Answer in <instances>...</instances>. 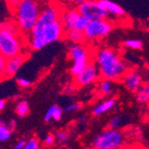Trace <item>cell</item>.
Segmentation results:
<instances>
[{
	"label": "cell",
	"mask_w": 149,
	"mask_h": 149,
	"mask_svg": "<svg viewBox=\"0 0 149 149\" xmlns=\"http://www.w3.org/2000/svg\"><path fill=\"white\" fill-rule=\"evenodd\" d=\"M93 58L97 65L102 79L111 80L113 82L121 81L126 72L130 70L118 52L109 47L97 49Z\"/></svg>",
	"instance_id": "obj_1"
},
{
	"label": "cell",
	"mask_w": 149,
	"mask_h": 149,
	"mask_svg": "<svg viewBox=\"0 0 149 149\" xmlns=\"http://www.w3.org/2000/svg\"><path fill=\"white\" fill-rule=\"evenodd\" d=\"M24 44V33L16 22H0V51L6 58L23 53Z\"/></svg>",
	"instance_id": "obj_2"
},
{
	"label": "cell",
	"mask_w": 149,
	"mask_h": 149,
	"mask_svg": "<svg viewBox=\"0 0 149 149\" xmlns=\"http://www.w3.org/2000/svg\"><path fill=\"white\" fill-rule=\"evenodd\" d=\"M42 9L38 0H21V2L14 9L15 22L24 34L30 33Z\"/></svg>",
	"instance_id": "obj_3"
},
{
	"label": "cell",
	"mask_w": 149,
	"mask_h": 149,
	"mask_svg": "<svg viewBox=\"0 0 149 149\" xmlns=\"http://www.w3.org/2000/svg\"><path fill=\"white\" fill-rule=\"evenodd\" d=\"M65 29L61 21H56L49 25H46L42 29L34 33H30L27 36V44L33 51H38L48 45L58 42L64 37Z\"/></svg>",
	"instance_id": "obj_4"
},
{
	"label": "cell",
	"mask_w": 149,
	"mask_h": 149,
	"mask_svg": "<svg viewBox=\"0 0 149 149\" xmlns=\"http://www.w3.org/2000/svg\"><path fill=\"white\" fill-rule=\"evenodd\" d=\"M125 143V136L120 130L105 128L93 137L90 146L94 149H121Z\"/></svg>",
	"instance_id": "obj_5"
},
{
	"label": "cell",
	"mask_w": 149,
	"mask_h": 149,
	"mask_svg": "<svg viewBox=\"0 0 149 149\" xmlns=\"http://www.w3.org/2000/svg\"><path fill=\"white\" fill-rule=\"evenodd\" d=\"M68 54L70 58L72 60V65L70 68V74L72 77L79 74L86 68V65L92 61L90 50L84 44H72Z\"/></svg>",
	"instance_id": "obj_6"
},
{
	"label": "cell",
	"mask_w": 149,
	"mask_h": 149,
	"mask_svg": "<svg viewBox=\"0 0 149 149\" xmlns=\"http://www.w3.org/2000/svg\"><path fill=\"white\" fill-rule=\"evenodd\" d=\"M114 29V25L108 19L90 21L89 25L85 29V37L88 42H97L109 36Z\"/></svg>",
	"instance_id": "obj_7"
},
{
	"label": "cell",
	"mask_w": 149,
	"mask_h": 149,
	"mask_svg": "<svg viewBox=\"0 0 149 149\" xmlns=\"http://www.w3.org/2000/svg\"><path fill=\"white\" fill-rule=\"evenodd\" d=\"M62 12H63V8H61L58 4L50 3V4L46 5L42 9L40 17L37 19L36 23H35L34 27L32 28V30L30 31V33L37 32L40 29H42L46 25H49V24L54 23L56 21H60Z\"/></svg>",
	"instance_id": "obj_8"
},
{
	"label": "cell",
	"mask_w": 149,
	"mask_h": 149,
	"mask_svg": "<svg viewBox=\"0 0 149 149\" xmlns=\"http://www.w3.org/2000/svg\"><path fill=\"white\" fill-rule=\"evenodd\" d=\"M100 79V74L94 60L90 61L79 74L74 77V84L77 88L89 86L93 83H97Z\"/></svg>",
	"instance_id": "obj_9"
},
{
	"label": "cell",
	"mask_w": 149,
	"mask_h": 149,
	"mask_svg": "<svg viewBox=\"0 0 149 149\" xmlns=\"http://www.w3.org/2000/svg\"><path fill=\"white\" fill-rule=\"evenodd\" d=\"M79 13L87 18L89 21H95V20H104L109 16L105 8L100 4L98 0H87L80 6H78Z\"/></svg>",
	"instance_id": "obj_10"
},
{
	"label": "cell",
	"mask_w": 149,
	"mask_h": 149,
	"mask_svg": "<svg viewBox=\"0 0 149 149\" xmlns=\"http://www.w3.org/2000/svg\"><path fill=\"white\" fill-rule=\"evenodd\" d=\"M121 82L123 83L124 87L130 92L136 93L140 89V87L144 84V79H143L142 72L139 70L133 68V70H128L126 72Z\"/></svg>",
	"instance_id": "obj_11"
},
{
	"label": "cell",
	"mask_w": 149,
	"mask_h": 149,
	"mask_svg": "<svg viewBox=\"0 0 149 149\" xmlns=\"http://www.w3.org/2000/svg\"><path fill=\"white\" fill-rule=\"evenodd\" d=\"M26 58H27V56L24 53L19 54V55L10 57V58H7L6 66H5L4 72V79L14 77L15 74L18 72V70L21 68L23 63L25 62Z\"/></svg>",
	"instance_id": "obj_12"
},
{
	"label": "cell",
	"mask_w": 149,
	"mask_h": 149,
	"mask_svg": "<svg viewBox=\"0 0 149 149\" xmlns=\"http://www.w3.org/2000/svg\"><path fill=\"white\" fill-rule=\"evenodd\" d=\"M81 14L79 13L78 8H66L63 9L61 15L60 21L62 23L65 30H72L76 29L78 20H79Z\"/></svg>",
	"instance_id": "obj_13"
},
{
	"label": "cell",
	"mask_w": 149,
	"mask_h": 149,
	"mask_svg": "<svg viewBox=\"0 0 149 149\" xmlns=\"http://www.w3.org/2000/svg\"><path fill=\"white\" fill-rule=\"evenodd\" d=\"M100 4L102 6V8L106 9L108 15H111L116 18H124L126 15L125 10L122 6H120L117 3L113 2L111 0H98Z\"/></svg>",
	"instance_id": "obj_14"
},
{
	"label": "cell",
	"mask_w": 149,
	"mask_h": 149,
	"mask_svg": "<svg viewBox=\"0 0 149 149\" xmlns=\"http://www.w3.org/2000/svg\"><path fill=\"white\" fill-rule=\"evenodd\" d=\"M117 104V100L116 98L114 97H107L105 100H102V102H98L97 105L94 106V108L92 109L91 111V114L93 116H100V115L105 114L107 112L111 111L112 109H114L115 106Z\"/></svg>",
	"instance_id": "obj_15"
},
{
	"label": "cell",
	"mask_w": 149,
	"mask_h": 149,
	"mask_svg": "<svg viewBox=\"0 0 149 149\" xmlns=\"http://www.w3.org/2000/svg\"><path fill=\"white\" fill-rule=\"evenodd\" d=\"M97 91L102 95L110 97V95H112L115 91L114 82L111 81V80L102 79L100 78L97 82Z\"/></svg>",
	"instance_id": "obj_16"
},
{
	"label": "cell",
	"mask_w": 149,
	"mask_h": 149,
	"mask_svg": "<svg viewBox=\"0 0 149 149\" xmlns=\"http://www.w3.org/2000/svg\"><path fill=\"white\" fill-rule=\"evenodd\" d=\"M64 37L68 40L72 42V44H85L86 37L84 31L72 29V30H65Z\"/></svg>",
	"instance_id": "obj_17"
},
{
	"label": "cell",
	"mask_w": 149,
	"mask_h": 149,
	"mask_svg": "<svg viewBox=\"0 0 149 149\" xmlns=\"http://www.w3.org/2000/svg\"><path fill=\"white\" fill-rule=\"evenodd\" d=\"M63 112L64 110L58 105H52L49 109L47 110L46 114H45V121L46 122H49L51 120L54 121H58L61 119L63 115Z\"/></svg>",
	"instance_id": "obj_18"
},
{
	"label": "cell",
	"mask_w": 149,
	"mask_h": 149,
	"mask_svg": "<svg viewBox=\"0 0 149 149\" xmlns=\"http://www.w3.org/2000/svg\"><path fill=\"white\" fill-rule=\"evenodd\" d=\"M135 95L138 104H141V105L149 104V82H146V83L144 82V84L140 87L139 90L135 93Z\"/></svg>",
	"instance_id": "obj_19"
},
{
	"label": "cell",
	"mask_w": 149,
	"mask_h": 149,
	"mask_svg": "<svg viewBox=\"0 0 149 149\" xmlns=\"http://www.w3.org/2000/svg\"><path fill=\"white\" fill-rule=\"evenodd\" d=\"M13 130L8 126V123L3 119H0V142H5L12 137Z\"/></svg>",
	"instance_id": "obj_20"
},
{
	"label": "cell",
	"mask_w": 149,
	"mask_h": 149,
	"mask_svg": "<svg viewBox=\"0 0 149 149\" xmlns=\"http://www.w3.org/2000/svg\"><path fill=\"white\" fill-rule=\"evenodd\" d=\"M122 45L126 49L139 51V50H142L143 48V40H139V38H127L122 42Z\"/></svg>",
	"instance_id": "obj_21"
},
{
	"label": "cell",
	"mask_w": 149,
	"mask_h": 149,
	"mask_svg": "<svg viewBox=\"0 0 149 149\" xmlns=\"http://www.w3.org/2000/svg\"><path fill=\"white\" fill-rule=\"evenodd\" d=\"M16 113L19 117H25L29 113V105L25 100H22L18 102L16 105Z\"/></svg>",
	"instance_id": "obj_22"
},
{
	"label": "cell",
	"mask_w": 149,
	"mask_h": 149,
	"mask_svg": "<svg viewBox=\"0 0 149 149\" xmlns=\"http://www.w3.org/2000/svg\"><path fill=\"white\" fill-rule=\"evenodd\" d=\"M121 124H122V119H121V117L115 116L110 119V121L108 122V127L113 128V130H119Z\"/></svg>",
	"instance_id": "obj_23"
},
{
	"label": "cell",
	"mask_w": 149,
	"mask_h": 149,
	"mask_svg": "<svg viewBox=\"0 0 149 149\" xmlns=\"http://www.w3.org/2000/svg\"><path fill=\"white\" fill-rule=\"evenodd\" d=\"M6 61H7V58L1 53V51H0V80L4 79V72H5V66H6Z\"/></svg>",
	"instance_id": "obj_24"
},
{
	"label": "cell",
	"mask_w": 149,
	"mask_h": 149,
	"mask_svg": "<svg viewBox=\"0 0 149 149\" xmlns=\"http://www.w3.org/2000/svg\"><path fill=\"white\" fill-rule=\"evenodd\" d=\"M83 108V105L81 102H72L70 105H68L64 108V112H68V113H72V112L79 111Z\"/></svg>",
	"instance_id": "obj_25"
},
{
	"label": "cell",
	"mask_w": 149,
	"mask_h": 149,
	"mask_svg": "<svg viewBox=\"0 0 149 149\" xmlns=\"http://www.w3.org/2000/svg\"><path fill=\"white\" fill-rule=\"evenodd\" d=\"M38 147H40V142L34 138H31L26 142L24 149H38Z\"/></svg>",
	"instance_id": "obj_26"
},
{
	"label": "cell",
	"mask_w": 149,
	"mask_h": 149,
	"mask_svg": "<svg viewBox=\"0 0 149 149\" xmlns=\"http://www.w3.org/2000/svg\"><path fill=\"white\" fill-rule=\"evenodd\" d=\"M56 140L60 143H64L68 140V133L65 130H59L58 133L56 134Z\"/></svg>",
	"instance_id": "obj_27"
},
{
	"label": "cell",
	"mask_w": 149,
	"mask_h": 149,
	"mask_svg": "<svg viewBox=\"0 0 149 149\" xmlns=\"http://www.w3.org/2000/svg\"><path fill=\"white\" fill-rule=\"evenodd\" d=\"M17 84L22 88H27V87L31 86L32 82L29 79H26V78H17Z\"/></svg>",
	"instance_id": "obj_28"
},
{
	"label": "cell",
	"mask_w": 149,
	"mask_h": 149,
	"mask_svg": "<svg viewBox=\"0 0 149 149\" xmlns=\"http://www.w3.org/2000/svg\"><path fill=\"white\" fill-rule=\"evenodd\" d=\"M55 140H56L55 136L52 135V134H49V135H47V137L45 138V144H46L47 146H50V145H52L55 142Z\"/></svg>",
	"instance_id": "obj_29"
},
{
	"label": "cell",
	"mask_w": 149,
	"mask_h": 149,
	"mask_svg": "<svg viewBox=\"0 0 149 149\" xmlns=\"http://www.w3.org/2000/svg\"><path fill=\"white\" fill-rule=\"evenodd\" d=\"M77 88V87L74 86V84H66L64 87V89H63V92L68 93V94H70V93H72L74 92V89Z\"/></svg>",
	"instance_id": "obj_30"
},
{
	"label": "cell",
	"mask_w": 149,
	"mask_h": 149,
	"mask_svg": "<svg viewBox=\"0 0 149 149\" xmlns=\"http://www.w3.org/2000/svg\"><path fill=\"white\" fill-rule=\"evenodd\" d=\"M6 2H7V4H8L9 8L14 10V9L19 5V3L21 2V0H6Z\"/></svg>",
	"instance_id": "obj_31"
},
{
	"label": "cell",
	"mask_w": 149,
	"mask_h": 149,
	"mask_svg": "<svg viewBox=\"0 0 149 149\" xmlns=\"http://www.w3.org/2000/svg\"><path fill=\"white\" fill-rule=\"evenodd\" d=\"M25 144H26V141L24 139L19 140L18 142L16 143V145H15V149H24Z\"/></svg>",
	"instance_id": "obj_32"
},
{
	"label": "cell",
	"mask_w": 149,
	"mask_h": 149,
	"mask_svg": "<svg viewBox=\"0 0 149 149\" xmlns=\"http://www.w3.org/2000/svg\"><path fill=\"white\" fill-rule=\"evenodd\" d=\"M70 1L72 3V4L77 5V6H80V5L83 4L84 2H86L87 0H70Z\"/></svg>",
	"instance_id": "obj_33"
},
{
	"label": "cell",
	"mask_w": 149,
	"mask_h": 149,
	"mask_svg": "<svg viewBox=\"0 0 149 149\" xmlns=\"http://www.w3.org/2000/svg\"><path fill=\"white\" fill-rule=\"evenodd\" d=\"M8 123V126L10 127V130H14V128H15V126H16V120L15 119H12V120H9V122H7Z\"/></svg>",
	"instance_id": "obj_34"
},
{
	"label": "cell",
	"mask_w": 149,
	"mask_h": 149,
	"mask_svg": "<svg viewBox=\"0 0 149 149\" xmlns=\"http://www.w3.org/2000/svg\"><path fill=\"white\" fill-rule=\"evenodd\" d=\"M5 106H6V100H0V112L4 109Z\"/></svg>",
	"instance_id": "obj_35"
},
{
	"label": "cell",
	"mask_w": 149,
	"mask_h": 149,
	"mask_svg": "<svg viewBox=\"0 0 149 149\" xmlns=\"http://www.w3.org/2000/svg\"><path fill=\"white\" fill-rule=\"evenodd\" d=\"M88 149H94V148H92V147H90V148H88Z\"/></svg>",
	"instance_id": "obj_36"
}]
</instances>
